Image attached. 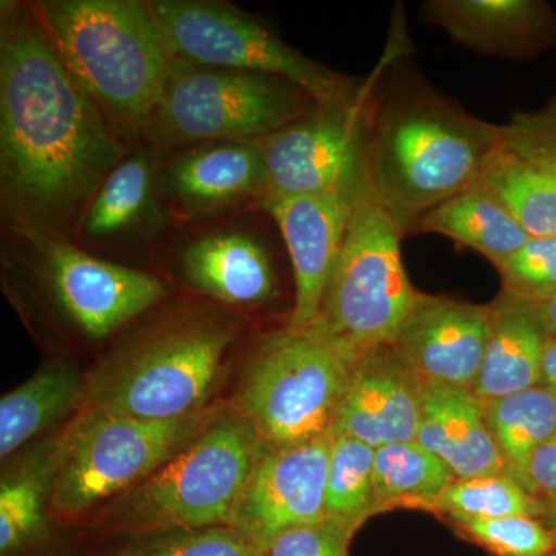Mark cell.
I'll return each mask as SVG.
<instances>
[{"label": "cell", "mask_w": 556, "mask_h": 556, "mask_svg": "<svg viewBox=\"0 0 556 556\" xmlns=\"http://www.w3.org/2000/svg\"><path fill=\"white\" fill-rule=\"evenodd\" d=\"M80 89L31 3H0V207L5 230L72 239L84 208L130 153Z\"/></svg>", "instance_id": "cell-1"}, {"label": "cell", "mask_w": 556, "mask_h": 556, "mask_svg": "<svg viewBox=\"0 0 556 556\" xmlns=\"http://www.w3.org/2000/svg\"><path fill=\"white\" fill-rule=\"evenodd\" d=\"M503 144V127L470 115L430 87L376 97L367 175L402 236L439 204L473 186Z\"/></svg>", "instance_id": "cell-2"}, {"label": "cell", "mask_w": 556, "mask_h": 556, "mask_svg": "<svg viewBox=\"0 0 556 556\" xmlns=\"http://www.w3.org/2000/svg\"><path fill=\"white\" fill-rule=\"evenodd\" d=\"M33 11L70 75L127 139L141 134L174 54L149 0H39Z\"/></svg>", "instance_id": "cell-3"}, {"label": "cell", "mask_w": 556, "mask_h": 556, "mask_svg": "<svg viewBox=\"0 0 556 556\" xmlns=\"http://www.w3.org/2000/svg\"><path fill=\"white\" fill-rule=\"evenodd\" d=\"M7 281L30 289L79 338L100 342L169 295L159 277L94 257L68 237L5 230Z\"/></svg>", "instance_id": "cell-4"}, {"label": "cell", "mask_w": 556, "mask_h": 556, "mask_svg": "<svg viewBox=\"0 0 556 556\" xmlns=\"http://www.w3.org/2000/svg\"><path fill=\"white\" fill-rule=\"evenodd\" d=\"M236 328L208 316L170 321L135 340L84 393V409L175 420L206 409Z\"/></svg>", "instance_id": "cell-5"}, {"label": "cell", "mask_w": 556, "mask_h": 556, "mask_svg": "<svg viewBox=\"0 0 556 556\" xmlns=\"http://www.w3.org/2000/svg\"><path fill=\"white\" fill-rule=\"evenodd\" d=\"M288 80L172 60L169 75L139 137L153 149L257 142L316 108Z\"/></svg>", "instance_id": "cell-6"}, {"label": "cell", "mask_w": 556, "mask_h": 556, "mask_svg": "<svg viewBox=\"0 0 556 556\" xmlns=\"http://www.w3.org/2000/svg\"><path fill=\"white\" fill-rule=\"evenodd\" d=\"M396 223L369 185L351 211L314 325L354 358L393 345L424 292L409 281Z\"/></svg>", "instance_id": "cell-7"}, {"label": "cell", "mask_w": 556, "mask_h": 556, "mask_svg": "<svg viewBox=\"0 0 556 556\" xmlns=\"http://www.w3.org/2000/svg\"><path fill=\"white\" fill-rule=\"evenodd\" d=\"M266 444L239 408L218 415L121 501L131 525L156 530L230 527Z\"/></svg>", "instance_id": "cell-8"}, {"label": "cell", "mask_w": 556, "mask_h": 556, "mask_svg": "<svg viewBox=\"0 0 556 556\" xmlns=\"http://www.w3.org/2000/svg\"><path fill=\"white\" fill-rule=\"evenodd\" d=\"M356 361L317 325L281 329L262 343L249 365L239 409L270 447L324 437Z\"/></svg>", "instance_id": "cell-9"}, {"label": "cell", "mask_w": 556, "mask_h": 556, "mask_svg": "<svg viewBox=\"0 0 556 556\" xmlns=\"http://www.w3.org/2000/svg\"><path fill=\"white\" fill-rule=\"evenodd\" d=\"M218 408L175 420L84 409L62 434L60 466L50 508L78 517L101 501L141 484L192 441L218 415Z\"/></svg>", "instance_id": "cell-10"}, {"label": "cell", "mask_w": 556, "mask_h": 556, "mask_svg": "<svg viewBox=\"0 0 556 556\" xmlns=\"http://www.w3.org/2000/svg\"><path fill=\"white\" fill-rule=\"evenodd\" d=\"M174 58L207 67L288 80L316 104L353 98L362 83L339 75L292 49L276 33L232 3L219 0H149Z\"/></svg>", "instance_id": "cell-11"}, {"label": "cell", "mask_w": 556, "mask_h": 556, "mask_svg": "<svg viewBox=\"0 0 556 556\" xmlns=\"http://www.w3.org/2000/svg\"><path fill=\"white\" fill-rule=\"evenodd\" d=\"M380 76L378 68L350 100L317 104L257 142L268 197L339 195L356 201L368 185L369 123Z\"/></svg>", "instance_id": "cell-12"}, {"label": "cell", "mask_w": 556, "mask_h": 556, "mask_svg": "<svg viewBox=\"0 0 556 556\" xmlns=\"http://www.w3.org/2000/svg\"><path fill=\"white\" fill-rule=\"evenodd\" d=\"M332 431L288 445L266 444L230 527L262 554L281 533L327 519L325 495Z\"/></svg>", "instance_id": "cell-13"}, {"label": "cell", "mask_w": 556, "mask_h": 556, "mask_svg": "<svg viewBox=\"0 0 556 556\" xmlns=\"http://www.w3.org/2000/svg\"><path fill=\"white\" fill-rule=\"evenodd\" d=\"M424 380L394 345L371 348L351 369L331 431L372 448L416 441Z\"/></svg>", "instance_id": "cell-14"}, {"label": "cell", "mask_w": 556, "mask_h": 556, "mask_svg": "<svg viewBox=\"0 0 556 556\" xmlns=\"http://www.w3.org/2000/svg\"><path fill=\"white\" fill-rule=\"evenodd\" d=\"M492 316V305L422 294L393 345L424 382L473 391Z\"/></svg>", "instance_id": "cell-15"}, {"label": "cell", "mask_w": 556, "mask_h": 556, "mask_svg": "<svg viewBox=\"0 0 556 556\" xmlns=\"http://www.w3.org/2000/svg\"><path fill=\"white\" fill-rule=\"evenodd\" d=\"M159 188L179 217L206 218L268 197L258 144L211 142L178 150L161 169Z\"/></svg>", "instance_id": "cell-16"}, {"label": "cell", "mask_w": 556, "mask_h": 556, "mask_svg": "<svg viewBox=\"0 0 556 556\" xmlns=\"http://www.w3.org/2000/svg\"><path fill=\"white\" fill-rule=\"evenodd\" d=\"M353 204L339 195L268 197L263 201L262 207L280 228L294 270L289 328L302 329L316 321Z\"/></svg>", "instance_id": "cell-17"}, {"label": "cell", "mask_w": 556, "mask_h": 556, "mask_svg": "<svg viewBox=\"0 0 556 556\" xmlns=\"http://www.w3.org/2000/svg\"><path fill=\"white\" fill-rule=\"evenodd\" d=\"M420 11L453 42L503 60L530 56L552 36L551 13L536 0H430Z\"/></svg>", "instance_id": "cell-18"}, {"label": "cell", "mask_w": 556, "mask_h": 556, "mask_svg": "<svg viewBox=\"0 0 556 556\" xmlns=\"http://www.w3.org/2000/svg\"><path fill=\"white\" fill-rule=\"evenodd\" d=\"M416 442L438 456L455 478L506 473L481 401L466 388L424 382Z\"/></svg>", "instance_id": "cell-19"}, {"label": "cell", "mask_w": 556, "mask_h": 556, "mask_svg": "<svg viewBox=\"0 0 556 556\" xmlns=\"http://www.w3.org/2000/svg\"><path fill=\"white\" fill-rule=\"evenodd\" d=\"M179 265L190 288L226 305H263L276 292L268 251L241 230H219L190 241Z\"/></svg>", "instance_id": "cell-20"}, {"label": "cell", "mask_w": 556, "mask_h": 556, "mask_svg": "<svg viewBox=\"0 0 556 556\" xmlns=\"http://www.w3.org/2000/svg\"><path fill=\"white\" fill-rule=\"evenodd\" d=\"M490 305L492 331L473 388L481 402L541 386L544 348L551 338L538 306L503 291Z\"/></svg>", "instance_id": "cell-21"}, {"label": "cell", "mask_w": 556, "mask_h": 556, "mask_svg": "<svg viewBox=\"0 0 556 556\" xmlns=\"http://www.w3.org/2000/svg\"><path fill=\"white\" fill-rule=\"evenodd\" d=\"M156 192L159 169L152 153L130 150L84 208L73 233L78 240L94 244L146 236L161 223Z\"/></svg>", "instance_id": "cell-22"}, {"label": "cell", "mask_w": 556, "mask_h": 556, "mask_svg": "<svg viewBox=\"0 0 556 556\" xmlns=\"http://www.w3.org/2000/svg\"><path fill=\"white\" fill-rule=\"evenodd\" d=\"M413 232L447 237L484 255L495 268L530 239L481 181L428 212Z\"/></svg>", "instance_id": "cell-23"}, {"label": "cell", "mask_w": 556, "mask_h": 556, "mask_svg": "<svg viewBox=\"0 0 556 556\" xmlns=\"http://www.w3.org/2000/svg\"><path fill=\"white\" fill-rule=\"evenodd\" d=\"M83 380L68 361H54L0 401L2 459L68 415L84 401Z\"/></svg>", "instance_id": "cell-24"}, {"label": "cell", "mask_w": 556, "mask_h": 556, "mask_svg": "<svg viewBox=\"0 0 556 556\" xmlns=\"http://www.w3.org/2000/svg\"><path fill=\"white\" fill-rule=\"evenodd\" d=\"M481 404L503 456L504 471L529 490L530 459L556 434V394L536 386Z\"/></svg>", "instance_id": "cell-25"}, {"label": "cell", "mask_w": 556, "mask_h": 556, "mask_svg": "<svg viewBox=\"0 0 556 556\" xmlns=\"http://www.w3.org/2000/svg\"><path fill=\"white\" fill-rule=\"evenodd\" d=\"M62 434L25 457L3 475L0 484V552L10 555L33 540L43 527L46 506L60 466Z\"/></svg>", "instance_id": "cell-26"}, {"label": "cell", "mask_w": 556, "mask_h": 556, "mask_svg": "<svg viewBox=\"0 0 556 556\" xmlns=\"http://www.w3.org/2000/svg\"><path fill=\"white\" fill-rule=\"evenodd\" d=\"M455 475L416 441L383 445L375 452V501L378 514L417 508L437 514Z\"/></svg>", "instance_id": "cell-27"}, {"label": "cell", "mask_w": 556, "mask_h": 556, "mask_svg": "<svg viewBox=\"0 0 556 556\" xmlns=\"http://www.w3.org/2000/svg\"><path fill=\"white\" fill-rule=\"evenodd\" d=\"M479 181L529 237H556V181L506 146L493 153Z\"/></svg>", "instance_id": "cell-28"}, {"label": "cell", "mask_w": 556, "mask_h": 556, "mask_svg": "<svg viewBox=\"0 0 556 556\" xmlns=\"http://www.w3.org/2000/svg\"><path fill=\"white\" fill-rule=\"evenodd\" d=\"M375 452V448L357 439L332 433L325 495L327 519L357 532L368 518L378 515Z\"/></svg>", "instance_id": "cell-29"}, {"label": "cell", "mask_w": 556, "mask_h": 556, "mask_svg": "<svg viewBox=\"0 0 556 556\" xmlns=\"http://www.w3.org/2000/svg\"><path fill=\"white\" fill-rule=\"evenodd\" d=\"M437 515L455 521L532 517L544 521V508L535 496L507 473L453 479L439 503Z\"/></svg>", "instance_id": "cell-30"}, {"label": "cell", "mask_w": 556, "mask_h": 556, "mask_svg": "<svg viewBox=\"0 0 556 556\" xmlns=\"http://www.w3.org/2000/svg\"><path fill=\"white\" fill-rule=\"evenodd\" d=\"M452 526L496 556H544L556 547V533L538 518L471 519Z\"/></svg>", "instance_id": "cell-31"}, {"label": "cell", "mask_w": 556, "mask_h": 556, "mask_svg": "<svg viewBox=\"0 0 556 556\" xmlns=\"http://www.w3.org/2000/svg\"><path fill=\"white\" fill-rule=\"evenodd\" d=\"M503 292L541 306L556 295V237H530L496 266Z\"/></svg>", "instance_id": "cell-32"}, {"label": "cell", "mask_w": 556, "mask_h": 556, "mask_svg": "<svg viewBox=\"0 0 556 556\" xmlns=\"http://www.w3.org/2000/svg\"><path fill=\"white\" fill-rule=\"evenodd\" d=\"M126 556H260L232 527L174 530L137 544Z\"/></svg>", "instance_id": "cell-33"}, {"label": "cell", "mask_w": 556, "mask_h": 556, "mask_svg": "<svg viewBox=\"0 0 556 556\" xmlns=\"http://www.w3.org/2000/svg\"><path fill=\"white\" fill-rule=\"evenodd\" d=\"M507 149L556 181V98L530 112H517L503 124Z\"/></svg>", "instance_id": "cell-34"}, {"label": "cell", "mask_w": 556, "mask_h": 556, "mask_svg": "<svg viewBox=\"0 0 556 556\" xmlns=\"http://www.w3.org/2000/svg\"><path fill=\"white\" fill-rule=\"evenodd\" d=\"M354 533L350 527L324 519L281 533L260 556H350Z\"/></svg>", "instance_id": "cell-35"}, {"label": "cell", "mask_w": 556, "mask_h": 556, "mask_svg": "<svg viewBox=\"0 0 556 556\" xmlns=\"http://www.w3.org/2000/svg\"><path fill=\"white\" fill-rule=\"evenodd\" d=\"M527 486L544 508V522L556 533V434L533 453Z\"/></svg>", "instance_id": "cell-36"}, {"label": "cell", "mask_w": 556, "mask_h": 556, "mask_svg": "<svg viewBox=\"0 0 556 556\" xmlns=\"http://www.w3.org/2000/svg\"><path fill=\"white\" fill-rule=\"evenodd\" d=\"M541 386L551 388L556 394V338H548L541 365Z\"/></svg>", "instance_id": "cell-37"}, {"label": "cell", "mask_w": 556, "mask_h": 556, "mask_svg": "<svg viewBox=\"0 0 556 556\" xmlns=\"http://www.w3.org/2000/svg\"><path fill=\"white\" fill-rule=\"evenodd\" d=\"M538 309H540L541 318H543L548 336L556 338V295L544 303V305L538 306Z\"/></svg>", "instance_id": "cell-38"}, {"label": "cell", "mask_w": 556, "mask_h": 556, "mask_svg": "<svg viewBox=\"0 0 556 556\" xmlns=\"http://www.w3.org/2000/svg\"><path fill=\"white\" fill-rule=\"evenodd\" d=\"M544 556H556V547L554 548V551L548 552V554Z\"/></svg>", "instance_id": "cell-39"}]
</instances>
